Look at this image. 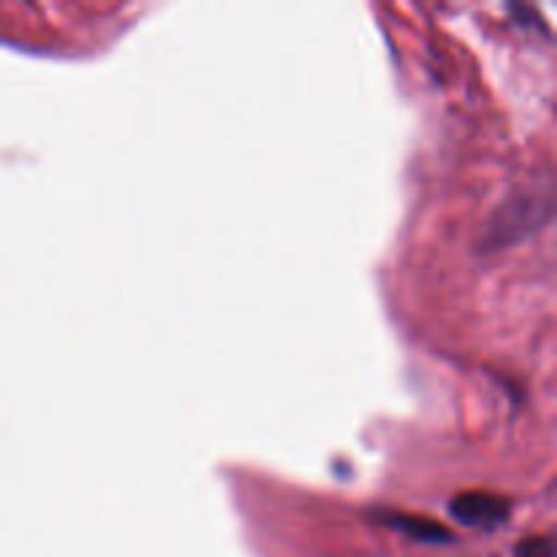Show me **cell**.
Instances as JSON below:
<instances>
[{"instance_id": "1", "label": "cell", "mask_w": 557, "mask_h": 557, "mask_svg": "<svg viewBox=\"0 0 557 557\" xmlns=\"http://www.w3.org/2000/svg\"><path fill=\"white\" fill-rule=\"evenodd\" d=\"M553 215V196L547 194H517L495 212V218L490 221L487 232V248H500V245H509L515 239L525 237V234L536 232Z\"/></svg>"}, {"instance_id": "2", "label": "cell", "mask_w": 557, "mask_h": 557, "mask_svg": "<svg viewBox=\"0 0 557 557\" xmlns=\"http://www.w3.org/2000/svg\"><path fill=\"white\" fill-rule=\"evenodd\" d=\"M449 511L460 525L493 531V528H500L506 520H509L511 509L500 495L479 493V490H473V493L457 495V498L451 500Z\"/></svg>"}, {"instance_id": "3", "label": "cell", "mask_w": 557, "mask_h": 557, "mask_svg": "<svg viewBox=\"0 0 557 557\" xmlns=\"http://www.w3.org/2000/svg\"><path fill=\"white\" fill-rule=\"evenodd\" d=\"M381 525H389L395 531L408 533L417 542L428 544H441L451 542V533L446 528H441L435 520H424V517H411V515H381Z\"/></svg>"}, {"instance_id": "4", "label": "cell", "mask_w": 557, "mask_h": 557, "mask_svg": "<svg viewBox=\"0 0 557 557\" xmlns=\"http://www.w3.org/2000/svg\"><path fill=\"white\" fill-rule=\"evenodd\" d=\"M515 557H555V544L549 536H536L525 539V542L517 547Z\"/></svg>"}]
</instances>
